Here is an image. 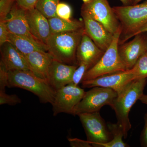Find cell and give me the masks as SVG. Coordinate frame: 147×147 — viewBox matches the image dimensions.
Listing matches in <instances>:
<instances>
[{
	"label": "cell",
	"instance_id": "1",
	"mask_svg": "<svg viewBox=\"0 0 147 147\" xmlns=\"http://www.w3.org/2000/svg\"><path fill=\"white\" fill-rule=\"evenodd\" d=\"M147 83V78L135 79L129 82L117 93V96L111 107L115 113L117 123L122 127L124 139L127 137L131 128L129 117V112L133 105L144 94Z\"/></svg>",
	"mask_w": 147,
	"mask_h": 147
},
{
	"label": "cell",
	"instance_id": "2",
	"mask_svg": "<svg viewBox=\"0 0 147 147\" xmlns=\"http://www.w3.org/2000/svg\"><path fill=\"white\" fill-rule=\"evenodd\" d=\"M84 29L75 31L52 33L46 42L47 52L55 60L77 65L76 53Z\"/></svg>",
	"mask_w": 147,
	"mask_h": 147
},
{
	"label": "cell",
	"instance_id": "3",
	"mask_svg": "<svg viewBox=\"0 0 147 147\" xmlns=\"http://www.w3.org/2000/svg\"><path fill=\"white\" fill-rule=\"evenodd\" d=\"M26 90L36 96L41 103L52 104L56 90L46 81L36 76L31 71L9 70L8 87Z\"/></svg>",
	"mask_w": 147,
	"mask_h": 147
},
{
	"label": "cell",
	"instance_id": "4",
	"mask_svg": "<svg viewBox=\"0 0 147 147\" xmlns=\"http://www.w3.org/2000/svg\"><path fill=\"white\" fill-rule=\"evenodd\" d=\"M121 27L119 45L132 38L137 30L147 23V0L140 4L113 7Z\"/></svg>",
	"mask_w": 147,
	"mask_h": 147
},
{
	"label": "cell",
	"instance_id": "5",
	"mask_svg": "<svg viewBox=\"0 0 147 147\" xmlns=\"http://www.w3.org/2000/svg\"><path fill=\"white\" fill-rule=\"evenodd\" d=\"M121 33V29L114 34L113 41L110 46L97 63L85 73L82 81L127 70L119 53V41Z\"/></svg>",
	"mask_w": 147,
	"mask_h": 147
},
{
	"label": "cell",
	"instance_id": "6",
	"mask_svg": "<svg viewBox=\"0 0 147 147\" xmlns=\"http://www.w3.org/2000/svg\"><path fill=\"white\" fill-rule=\"evenodd\" d=\"M117 93L109 88L95 87L86 92L82 100L76 105L72 115L98 112L103 106L113 105Z\"/></svg>",
	"mask_w": 147,
	"mask_h": 147
},
{
	"label": "cell",
	"instance_id": "7",
	"mask_svg": "<svg viewBox=\"0 0 147 147\" xmlns=\"http://www.w3.org/2000/svg\"><path fill=\"white\" fill-rule=\"evenodd\" d=\"M87 141L92 147H98L100 144L110 142L113 136L108 125L100 115L99 111L79 114Z\"/></svg>",
	"mask_w": 147,
	"mask_h": 147
},
{
	"label": "cell",
	"instance_id": "8",
	"mask_svg": "<svg viewBox=\"0 0 147 147\" xmlns=\"http://www.w3.org/2000/svg\"><path fill=\"white\" fill-rule=\"evenodd\" d=\"M81 10L89 14L113 34L121 29L120 23L108 0H91L83 3Z\"/></svg>",
	"mask_w": 147,
	"mask_h": 147
},
{
	"label": "cell",
	"instance_id": "9",
	"mask_svg": "<svg viewBox=\"0 0 147 147\" xmlns=\"http://www.w3.org/2000/svg\"><path fill=\"white\" fill-rule=\"evenodd\" d=\"M86 92L79 86L69 84L56 90L52 104L53 115L60 113L72 115L76 105L84 97Z\"/></svg>",
	"mask_w": 147,
	"mask_h": 147
},
{
	"label": "cell",
	"instance_id": "10",
	"mask_svg": "<svg viewBox=\"0 0 147 147\" xmlns=\"http://www.w3.org/2000/svg\"><path fill=\"white\" fill-rule=\"evenodd\" d=\"M81 14L84 21L85 33L98 47L105 52L112 43L114 34L86 12L81 10Z\"/></svg>",
	"mask_w": 147,
	"mask_h": 147
},
{
	"label": "cell",
	"instance_id": "11",
	"mask_svg": "<svg viewBox=\"0 0 147 147\" xmlns=\"http://www.w3.org/2000/svg\"><path fill=\"white\" fill-rule=\"evenodd\" d=\"M135 80L133 74L129 70L106 74L91 80L83 81L82 86L84 88L100 87L109 88L117 93L121 90L125 86Z\"/></svg>",
	"mask_w": 147,
	"mask_h": 147
},
{
	"label": "cell",
	"instance_id": "12",
	"mask_svg": "<svg viewBox=\"0 0 147 147\" xmlns=\"http://www.w3.org/2000/svg\"><path fill=\"white\" fill-rule=\"evenodd\" d=\"M147 51L143 33L136 35L132 40L119 45V55L127 70L131 69Z\"/></svg>",
	"mask_w": 147,
	"mask_h": 147
},
{
	"label": "cell",
	"instance_id": "13",
	"mask_svg": "<svg viewBox=\"0 0 147 147\" xmlns=\"http://www.w3.org/2000/svg\"><path fill=\"white\" fill-rule=\"evenodd\" d=\"M9 15L5 23L10 33L25 37L36 42L42 43L31 32L27 20L26 9L22 8L16 2Z\"/></svg>",
	"mask_w": 147,
	"mask_h": 147
},
{
	"label": "cell",
	"instance_id": "14",
	"mask_svg": "<svg viewBox=\"0 0 147 147\" xmlns=\"http://www.w3.org/2000/svg\"><path fill=\"white\" fill-rule=\"evenodd\" d=\"M78 66L67 64L53 60L48 71L47 82L56 90L71 83Z\"/></svg>",
	"mask_w": 147,
	"mask_h": 147
},
{
	"label": "cell",
	"instance_id": "15",
	"mask_svg": "<svg viewBox=\"0 0 147 147\" xmlns=\"http://www.w3.org/2000/svg\"><path fill=\"white\" fill-rule=\"evenodd\" d=\"M104 53L84 32L76 51L77 65L86 64L91 68L99 61Z\"/></svg>",
	"mask_w": 147,
	"mask_h": 147
},
{
	"label": "cell",
	"instance_id": "16",
	"mask_svg": "<svg viewBox=\"0 0 147 147\" xmlns=\"http://www.w3.org/2000/svg\"><path fill=\"white\" fill-rule=\"evenodd\" d=\"M26 16L32 34L38 41L45 45L52 34L48 18L35 7L26 10Z\"/></svg>",
	"mask_w": 147,
	"mask_h": 147
},
{
	"label": "cell",
	"instance_id": "17",
	"mask_svg": "<svg viewBox=\"0 0 147 147\" xmlns=\"http://www.w3.org/2000/svg\"><path fill=\"white\" fill-rule=\"evenodd\" d=\"M1 61L8 71L18 70L31 71L25 55L10 42H6L1 46Z\"/></svg>",
	"mask_w": 147,
	"mask_h": 147
},
{
	"label": "cell",
	"instance_id": "18",
	"mask_svg": "<svg viewBox=\"0 0 147 147\" xmlns=\"http://www.w3.org/2000/svg\"><path fill=\"white\" fill-rule=\"evenodd\" d=\"M25 57L31 72L47 82L48 71L54 60L51 55L47 52L36 51L25 55Z\"/></svg>",
	"mask_w": 147,
	"mask_h": 147
},
{
	"label": "cell",
	"instance_id": "19",
	"mask_svg": "<svg viewBox=\"0 0 147 147\" xmlns=\"http://www.w3.org/2000/svg\"><path fill=\"white\" fill-rule=\"evenodd\" d=\"M9 42L25 56L35 51L47 52V47L45 44L36 42L27 38L17 35L9 33Z\"/></svg>",
	"mask_w": 147,
	"mask_h": 147
},
{
	"label": "cell",
	"instance_id": "20",
	"mask_svg": "<svg viewBox=\"0 0 147 147\" xmlns=\"http://www.w3.org/2000/svg\"><path fill=\"white\" fill-rule=\"evenodd\" d=\"M52 33L75 31L84 28L83 20H66L58 17L48 18Z\"/></svg>",
	"mask_w": 147,
	"mask_h": 147
},
{
	"label": "cell",
	"instance_id": "21",
	"mask_svg": "<svg viewBox=\"0 0 147 147\" xmlns=\"http://www.w3.org/2000/svg\"><path fill=\"white\" fill-rule=\"evenodd\" d=\"M108 129L112 134L113 139L110 142L100 144L98 147H127V144L123 142L124 133L122 127L117 123H107Z\"/></svg>",
	"mask_w": 147,
	"mask_h": 147
},
{
	"label": "cell",
	"instance_id": "22",
	"mask_svg": "<svg viewBox=\"0 0 147 147\" xmlns=\"http://www.w3.org/2000/svg\"><path fill=\"white\" fill-rule=\"evenodd\" d=\"M60 0H38L35 8L48 18L57 16V6Z\"/></svg>",
	"mask_w": 147,
	"mask_h": 147
},
{
	"label": "cell",
	"instance_id": "23",
	"mask_svg": "<svg viewBox=\"0 0 147 147\" xmlns=\"http://www.w3.org/2000/svg\"><path fill=\"white\" fill-rule=\"evenodd\" d=\"M135 79L147 78V51L142 55L131 69Z\"/></svg>",
	"mask_w": 147,
	"mask_h": 147
},
{
	"label": "cell",
	"instance_id": "24",
	"mask_svg": "<svg viewBox=\"0 0 147 147\" xmlns=\"http://www.w3.org/2000/svg\"><path fill=\"white\" fill-rule=\"evenodd\" d=\"M72 10L71 6L67 3L59 2L56 10L57 16L66 20H71Z\"/></svg>",
	"mask_w": 147,
	"mask_h": 147
},
{
	"label": "cell",
	"instance_id": "25",
	"mask_svg": "<svg viewBox=\"0 0 147 147\" xmlns=\"http://www.w3.org/2000/svg\"><path fill=\"white\" fill-rule=\"evenodd\" d=\"M90 69L89 66L86 64L82 63L79 65L74 73L71 83L70 84L75 86H79V84L82 83L85 73Z\"/></svg>",
	"mask_w": 147,
	"mask_h": 147
},
{
	"label": "cell",
	"instance_id": "26",
	"mask_svg": "<svg viewBox=\"0 0 147 147\" xmlns=\"http://www.w3.org/2000/svg\"><path fill=\"white\" fill-rule=\"evenodd\" d=\"M16 0H0V20L5 21Z\"/></svg>",
	"mask_w": 147,
	"mask_h": 147
},
{
	"label": "cell",
	"instance_id": "27",
	"mask_svg": "<svg viewBox=\"0 0 147 147\" xmlns=\"http://www.w3.org/2000/svg\"><path fill=\"white\" fill-rule=\"evenodd\" d=\"M21 102V98L16 94H8L5 91H0V105H15Z\"/></svg>",
	"mask_w": 147,
	"mask_h": 147
},
{
	"label": "cell",
	"instance_id": "28",
	"mask_svg": "<svg viewBox=\"0 0 147 147\" xmlns=\"http://www.w3.org/2000/svg\"><path fill=\"white\" fill-rule=\"evenodd\" d=\"M8 70L3 63L0 61V91H5L8 87Z\"/></svg>",
	"mask_w": 147,
	"mask_h": 147
},
{
	"label": "cell",
	"instance_id": "29",
	"mask_svg": "<svg viewBox=\"0 0 147 147\" xmlns=\"http://www.w3.org/2000/svg\"><path fill=\"white\" fill-rule=\"evenodd\" d=\"M10 33L6 26L5 21L0 20V45L2 46L9 42V36Z\"/></svg>",
	"mask_w": 147,
	"mask_h": 147
},
{
	"label": "cell",
	"instance_id": "30",
	"mask_svg": "<svg viewBox=\"0 0 147 147\" xmlns=\"http://www.w3.org/2000/svg\"><path fill=\"white\" fill-rule=\"evenodd\" d=\"M69 145L72 147H90L92 145L88 141L77 138H69L68 139Z\"/></svg>",
	"mask_w": 147,
	"mask_h": 147
},
{
	"label": "cell",
	"instance_id": "31",
	"mask_svg": "<svg viewBox=\"0 0 147 147\" xmlns=\"http://www.w3.org/2000/svg\"><path fill=\"white\" fill-rule=\"evenodd\" d=\"M145 124L140 137V143L142 147H147V113L144 116Z\"/></svg>",
	"mask_w": 147,
	"mask_h": 147
},
{
	"label": "cell",
	"instance_id": "32",
	"mask_svg": "<svg viewBox=\"0 0 147 147\" xmlns=\"http://www.w3.org/2000/svg\"><path fill=\"white\" fill-rule=\"evenodd\" d=\"M147 32V23L144 24V26L141 27L140 28L137 30L132 35V37H133L136 35L139 34L145 33Z\"/></svg>",
	"mask_w": 147,
	"mask_h": 147
},
{
	"label": "cell",
	"instance_id": "33",
	"mask_svg": "<svg viewBox=\"0 0 147 147\" xmlns=\"http://www.w3.org/2000/svg\"><path fill=\"white\" fill-rule=\"evenodd\" d=\"M123 5H133L134 0H119Z\"/></svg>",
	"mask_w": 147,
	"mask_h": 147
},
{
	"label": "cell",
	"instance_id": "34",
	"mask_svg": "<svg viewBox=\"0 0 147 147\" xmlns=\"http://www.w3.org/2000/svg\"><path fill=\"white\" fill-rule=\"evenodd\" d=\"M139 100H141L142 103L147 105V95L143 94Z\"/></svg>",
	"mask_w": 147,
	"mask_h": 147
},
{
	"label": "cell",
	"instance_id": "35",
	"mask_svg": "<svg viewBox=\"0 0 147 147\" xmlns=\"http://www.w3.org/2000/svg\"><path fill=\"white\" fill-rule=\"evenodd\" d=\"M144 36L145 42H146V46L147 50V32L145 33H143Z\"/></svg>",
	"mask_w": 147,
	"mask_h": 147
},
{
	"label": "cell",
	"instance_id": "36",
	"mask_svg": "<svg viewBox=\"0 0 147 147\" xmlns=\"http://www.w3.org/2000/svg\"><path fill=\"white\" fill-rule=\"evenodd\" d=\"M142 1H143V0H134L133 4H136Z\"/></svg>",
	"mask_w": 147,
	"mask_h": 147
},
{
	"label": "cell",
	"instance_id": "37",
	"mask_svg": "<svg viewBox=\"0 0 147 147\" xmlns=\"http://www.w3.org/2000/svg\"><path fill=\"white\" fill-rule=\"evenodd\" d=\"M82 1H83L84 3H86L89 2L91 0H82Z\"/></svg>",
	"mask_w": 147,
	"mask_h": 147
}]
</instances>
